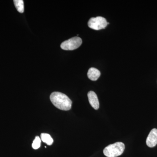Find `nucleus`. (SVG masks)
Masks as SVG:
<instances>
[{"label":"nucleus","mask_w":157,"mask_h":157,"mask_svg":"<svg viewBox=\"0 0 157 157\" xmlns=\"http://www.w3.org/2000/svg\"><path fill=\"white\" fill-rule=\"evenodd\" d=\"M109 24L104 17L98 16L91 18L88 22V25L89 27L93 29L100 30L102 29H105Z\"/></svg>","instance_id":"obj_3"},{"label":"nucleus","mask_w":157,"mask_h":157,"mask_svg":"<svg viewBox=\"0 0 157 157\" xmlns=\"http://www.w3.org/2000/svg\"><path fill=\"white\" fill-rule=\"evenodd\" d=\"M82 43L81 38L74 37L62 42L60 47L65 50H73L78 48Z\"/></svg>","instance_id":"obj_4"},{"label":"nucleus","mask_w":157,"mask_h":157,"mask_svg":"<svg viewBox=\"0 0 157 157\" xmlns=\"http://www.w3.org/2000/svg\"><path fill=\"white\" fill-rule=\"evenodd\" d=\"M41 140L44 143L48 145H51L53 143V140L49 134L42 133L41 135Z\"/></svg>","instance_id":"obj_8"},{"label":"nucleus","mask_w":157,"mask_h":157,"mask_svg":"<svg viewBox=\"0 0 157 157\" xmlns=\"http://www.w3.org/2000/svg\"><path fill=\"white\" fill-rule=\"evenodd\" d=\"M50 101L56 108L63 110H69L72 107V102L67 96L63 93L54 92L50 96Z\"/></svg>","instance_id":"obj_1"},{"label":"nucleus","mask_w":157,"mask_h":157,"mask_svg":"<svg viewBox=\"0 0 157 157\" xmlns=\"http://www.w3.org/2000/svg\"><path fill=\"white\" fill-rule=\"evenodd\" d=\"M87 96L91 106L96 110L99 109L100 104H99L98 96L96 93L92 91H90L88 93Z\"/></svg>","instance_id":"obj_6"},{"label":"nucleus","mask_w":157,"mask_h":157,"mask_svg":"<svg viewBox=\"0 0 157 157\" xmlns=\"http://www.w3.org/2000/svg\"><path fill=\"white\" fill-rule=\"evenodd\" d=\"M41 138L39 136H36L33 140V144H32V147L34 149H37L39 148L41 146Z\"/></svg>","instance_id":"obj_10"},{"label":"nucleus","mask_w":157,"mask_h":157,"mask_svg":"<svg viewBox=\"0 0 157 157\" xmlns=\"http://www.w3.org/2000/svg\"><path fill=\"white\" fill-rule=\"evenodd\" d=\"M146 144L150 147H153L157 144V129H153L150 132L146 140Z\"/></svg>","instance_id":"obj_5"},{"label":"nucleus","mask_w":157,"mask_h":157,"mask_svg":"<svg viewBox=\"0 0 157 157\" xmlns=\"http://www.w3.org/2000/svg\"><path fill=\"white\" fill-rule=\"evenodd\" d=\"M101 76V72L95 68H90L89 70L87 76L89 79L92 81H96Z\"/></svg>","instance_id":"obj_7"},{"label":"nucleus","mask_w":157,"mask_h":157,"mask_svg":"<svg viewBox=\"0 0 157 157\" xmlns=\"http://www.w3.org/2000/svg\"><path fill=\"white\" fill-rule=\"evenodd\" d=\"M124 149L123 143L117 142L106 147L104 149V154L107 157H117L122 154Z\"/></svg>","instance_id":"obj_2"},{"label":"nucleus","mask_w":157,"mask_h":157,"mask_svg":"<svg viewBox=\"0 0 157 157\" xmlns=\"http://www.w3.org/2000/svg\"><path fill=\"white\" fill-rule=\"evenodd\" d=\"M14 3L17 11L19 13H23L24 11V1L23 0H14Z\"/></svg>","instance_id":"obj_9"}]
</instances>
